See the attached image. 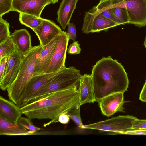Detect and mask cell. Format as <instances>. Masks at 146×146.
<instances>
[{
  "label": "cell",
  "instance_id": "9c48e42d",
  "mask_svg": "<svg viewBox=\"0 0 146 146\" xmlns=\"http://www.w3.org/2000/svg\"><path fill=\"white\" fill-rule=\"evenodd\" d=\"M129 24L139 27L146 25V0H124Z\"/></svg>",
  "mask_w": 146,
  "mask_h": 146
},
{
  "label": "cell",
  "instance_id": "7c38bea8",
  "mask_svg": "<svg viewBox=\"0 0 146 146\" xmlns=\"http://www.w3.org/2000/svg\"><path fill=\"white\" fill-rule=\"evenodd\" d=\"M124 93L119 92L109 95L98 102L103 115L109 117L117 112H125L123 107Z\"/></svg>",
  "mask_w": 146,
  "mask_h": 146
},
{
  "label": "cell",
  "instance_id": "3957f363",
  "mask_svg": "<svg viewBox=\"0 0 146 146\" xmlns=\"http://www.w3.org/2000/svg\"><path fill=\"white\" fill-rule=\"evenodd\" d=\"M42 48L40 44L33 47L24 56L16 78L7 89L10 100L17 105L27 84L34 75L36 60Z\"/></svg>",
  "mask_w": 146,
  "mask_h": 146
},
{
  "label": "cell",
  "instance_id": "cb8c5ba5",
  "mask_svg": "<svg viewBox=\"0 0 146 146\" xmlns=\"http://www.w3.org/2000/svg\"><path fill=\"white\" fill-rule=\"evenodd\" d=\"M9 23L0 17V44L11 38Z\"/></svg>",
  "mask_w": 146,
  "mask_h": 146
},
{
  "label": "cell",
  "instance_id": "7402d4cb",
  "mask_svg": "<svg viewBox=\"0 0 146 146\" xmlns=\"http://www.w3.org/2000/svg\"><path fill=\"white\" fill-rule=\"evenodd\" d=\"M19 18L22 24L30 28L33 30L41 24L43 19L41 17L22 13H19Z\"/></svg>",
  "mask_w": 146,
  "mask_h": 146
},
{
  "label": "cell",
  "instance_id": "4316f807",
  "mask_svg": "<svg viewBox=\"0 0 146 146\" xmlns=\"http://www.w3.org/2000/svg\"><path fill=\"white\" fill-rule=\"evenodd\" d=\"M13 0H0V17L13 11Z\"/></svg>",
  "mask_w": 146,
  "mask_h": 146
},
{
  "label": "cell",
  "instance_id": "44dd1931",
  "mask_svg": "<svg viewBox=\"0 0 146 146\" xmlns=\"http://www.w3.org/2000/svg\"><path fill=\"white\" fill-rule=\"evenodd\" d=\"M95 6L97 11L101 15L120 25L112 11L111 0H100L98 4Z\"/></svg>",
  "mask_w": 146,
  "mask_h": 146
},
{
  "label": "cell",
  "instance_id": "8fae6325",
  "mask_svg": "<svg viewBox=\"0 0 146 146\" xmlns=\"http://www.w3.org/2000/svg\"><path fill=\"white\" fill-rule=\"evenodd\" d=\"M51 3L52 0H13V11L40 17L44 7Z\"/></svg>",
  "mask_w": 146,
  "mask_h": 146
},
{
  "label": "cell",
  "instance_id": "ba28073f",
  "mask_svg": "<svg viewBox=\"0 0 146 146\" xmlns=\"http://www.w3.org/2000/svg\"><path fill=\"white\" fill-rule=\"evenodd\" d=\"M57 72L33 75L27 84L17 106L21 108L29 103L36 94L54 76Z\"/></svg>",
  "mask_w": 146,
  "mask_h": 146
},
{
  "label": "cell",
  "instance_id": "4fadbf2b",
  "mask_svg": "<svg viewBox=\"0 0 146 146\" xmlns=\"http://www.w3.org/2000/svg\"><path fill=\"white\" fill-rule=\"evenodd\" d=\"M33 31L37 35L42 46L48 44L62 31L54 22L44 18L41 24Z\"/></svg>",
  "mask_w": 146,
  "mask_h": 146
},
{
  "label": "cell",
  "instance_id": "5bb4252c",
  "mask_svg": "<svg viewBox=\"0 0 146 146\" xmlns=\"http://www.w3.org/2000/svg\"><path fill=\"white\" fill-rule=\"evenodd\" d=\"M78 90L79 101L78 107L85 103H93L96 101L91 75L85 74L82 76Z\"/></svg>",
  "mask_w": 146,
  "mask_h": 146
},
{
  "label": "cell",
  "instance_id": "484cf974",
  "mask_svg": "<svg viewBox=\"0 0 146 146\" xmlns=\"http://www.w3.org/2000/svg\"><path fill=\"white\" fill-rule=\"evenodd\" d=\"M31 120L27 117H21L19 119L17 123L24 128L32 131L37 132L43 129L35 126L31 122Z\"/></svg>",
  "mask_w": 146,
  "mask_h": 146
},
{
  "label": "cell",
  "instance_id": "2e32d148",
  "mask_svg": "<svg viewBox=\"0 0 146 146\" xmlns=\"http://www.w3.org/2000/svg\"><path fill=\"white\" fill-rule=\"evenodd\" d=\"M17 50L25 56L32 48L31 36L25 29L15 30L11 35Z\"/></svg>",
  "mask_w": 146,
  "mask_h": 146
},
{
  "label": "cell",
  "instance_id": "836d02e7",
  "mask_svg": "<svg viewBox=\"0 0 146 146\" xmlns=\"http://www.w3.org/2000/svg\"><path fill=\"white\" fill-rule=\"evenodd\" d=\"M139 99L141 101L146 102V79L140 93Z\"/></svg>",
  "mask_w": 146,
  "mask_h": 146
},
{
  "label": "cell",
  "instance_id": "d4e9b609",
  "mask_svg": "<svg viewBox=\"0 0 146 146\" xmlns=\"http://www.w3.org/2000/svg\"><path fill=\"white\" fill-rule=\"evenodd\" d=\"M66 114L80 128L83 129L84 125L81 117L80 107H78L76 106L70 110Z\"/></svg>",
  "mask_w": 146,
  "mask_h": 146
},
{
  "label": "cell",
  "instance_id": "e575fe53",
  "mask_svg": "<svg viewBox=\"0 0 146 146\" xmlns=\"http://www.w3.org/2000/svg\"><path fill=\"white\" fill-rule=\"evenodd\" d=\"M144 45L146 49V35L144 41Z\"/></svg>",
  "mask_w": 146,
  "mask_h": 146
},
{
  "label": "cell",
  "instance_id": "5b68a950",
  "mask_svg": "<svg viewBox=\"0 0 146 146\" xmlns=\"http://www.w3.org/2000/svg\"><path fill=\"white\" fill-rule=\"evenodd\" d=\"M137 119L132 115H119L104 121L83 125V129L108 132L112 134H121L132 129L134 121Z\"/></svg>",
  "mask_w": 146,
  "mask_h": 146
},
{
  "label": "cell",
  "instance_id": "1f68e13d",
  "mask_svg": "<svg viewBox=\"0 0 146 146\" xmlns=\"http://www.w3.org/2000/svg\"><path fill=\"white\" fill-rule=\"evenodd\" d=\"M146 129V119H137L133 122L132 129Z\"/></svg>",
  "mask_w": 146,
  "mask_h": 146
},
{
  "label": "cell",
  "instance_id": "4dcf8cb0",
  "mask_svg": "<svg viewBox=\"0 0 146 146\" xmlns=\"http://www.w3.org/2000/svg\"><path fill=\"white\" fill-rule=\"evenodd\" d=\"M121 134L146 135V129H131L122 132Z\"/></svg>",
  "mask_w": 146,
  "mask_h": 146
},
{
  "label": "cell",
  "instance_id": "d6986e66",
  "mask_svg": "<svg viewBox=\"0 0 146 146\" xmlns=\"http://www.w3.org/2000/svg\"><path fill=\"white\" fill-rule=\"evenodd\" d=\"M23 114L21 108L12 101L0 96V114L15 123H17Z\"/></svg>",
  "mask_w": 146,
  "mask_h": 146
},
{
  "label": "cell",
  "instance_id": "d6a6232c",
  "mask_svg": "<svg viewBox=\"0 0 146 146\" xmlns=\"http://www.w3.org/2000/svg\"><path fill=\"white\" fill-rule=\"evenodd\" d=\"M70 117L66 113H63L59 117L58 119V121L64 124L68 123L70 121Z\"/></svg>",
  "mask_w": 146,
  "mask_h": 146
},
{
  "label": "cell",
  "instance_id": "f546056e",
  "mask_svg": "<svg viewBox=\"0 0 146 146\" xmlns=\"http://www.w3.org/2000/svg\"><path fill=\"white\" fill-rule=\"evenodd\" d=\"M8 61V57L0 59V81L3 78L5 72Z\"/></svg>",
  "mask_w": 146,
  "mask_h": 146
},
{
  "label": "cell",
  "instance_id": "6da1fadb",
  "mask_svg": "<svg viewBox=\"0 0 146 146\" xmlns=\"http://www.w3.org/2000/svg\"><path fill=\"white\" fill-rule=\"evenodd\" d=\"M77 87L56 92L42 97L21 108L22 114L31 119H47L55 122L59 116L77 106L79 101Z\"/></svg>",
  "mask_w": 146,
  "mask_h": 146
},
{
  "label": "cell",
  "instance_id": "ffe728a7",
  "mask_svg": "<svg viewBox=\"0 0 146 146\" xmlns=\"http://www.w3.org/2000/svg\"><path fill=\"white\" fill-rule=\"evenodd\" d=\"M112 11L121 25L129 23L127 9L125 7L124 0H111Z\"/></svg>",
  "mask_w": 146,
  "mask_h": 146
},
{
  "label": "cell",
  "instance_id": "8992f818",
  "mask_svg": "<svg viewBox=\"0 0 146 146\" xmlns=\"http://www.w3.org/2000/svg\"><path fill=\"white\" fill-rule=\"evenodd\" d=\"M115 21L101 15L94 6L85 12L81 30L86 34L90 33L106 31L109 29L119 25Z\"/></svg>",
  "mask_w": 146,
  "mask_h": 146
},
{
  "label": "cell",
  "instance_id": "d590c367",
  "mask_svg": "<svg viewBox=\"0 0 146 146\" xmlns=\"http://www.w3.org/2000/svg\"><path fill=\"white\" fill-rule=\"evenodd\" d=\"M52 4H55L56 3H58L59 0H52Z\"/></svg>",
  "mask_w": 146,
  "mask_h": 146
},
{
  "label": "cell",
  "instance_id": "603a6c76",
  "mask_svg": "<svg viewBox=\"0 0 146 146\" xmlns=\"http://www.w3.org/2000/svg\"><path fill=\"white\" fill-rule=\"evenodd\" d=\"M17 50L14 43L11 38L0 44V59L8 57Z\"/></svg>",
  "mask_w": 146,
  "mask_h": 146
},
{
  "label": "cell",
  "instance_id": "9a60e30c",
  "mask_svg": "<svg viewBox=\"0 0 146 146\" xmlns=\"http://www.w3.org/2000/svg\"><path fill=\"white\" fill-rule=\"evenodd\" d=\"M60 35L56 36L48 44L42 46L36 60L33 75L43 72L52 58Z\"/></svg>",
  "mask_w": 146,
  "mask_h": 146
},
{
  "label": "cell",
  "instance_id": "7a4b0ae2",
  "mask_svg": "<svg viewBox=\"0 0 146 146\" xmlns=\"http://www.w3.org/2000/svg\"><path fill=\"white\" fill-rule=\"evenodd\" d=\"M91 74L96 101L109 95L127 91L129 81L123 66L110 56L92 66Z\"/></svg>",
  "mask_w": 146,
  "mask_h": 146
},
{
  "label": "cell",
  "instance_id": "52a82bcc",
  "mask_svg": "<svg viewBox=\"0 0 146 146\" xmlns=\"http://www.w3.org/2000/svg\"><path fill=\"white\" fill-rule=\"evenodd\" d=\"M67 32L60 34L52 58L42 73L56 72L66 67L65 62L69 40Z\"/></svg>",
  "mask_w": 146,
  "mask_h": 146
},
{
  "label": "cell",
  "instance_id": "277c9868",
  "mask_svg": "<svg viewBox=\"0 0 146 146\" xmlns=\"http://www.w3.org/2000/svg\"><path fill=\"white\" fill-rule=\"evenodd\" d=\"M81 76L80 70L74 66L63 68L36 94L29 102L52 93L77 87Z\"/></svg>",
  "mask_w": 146,
  "mask_h": 146
},
{
  "label": "cell",
  "instance_id": "ac0fdd59",
  "mask_svg": "<svg viewBox=\"0 0 146 146\" xmlns=\"http://www.w3.org/2000/svg\"><path fill=\"white\" fill-rule=\"evenodd\" d=\"M79 0H62L57 12L56 20L63 30L70 23Z\"/></svg>",
  "mask_w": 146,
  "mask_h": 146
},
{
  "label": "cell",
  "instance_id": "f1b7e54d",
  "mask_svg": "<svg viewBox=\"0 0 146 146\" xmlns=\"http://www.w3.org/2000/svg\"><path fill=\"white\" fill-rule=\"evenodd\" d=\"M67 26L68 27L67 33L69 39H71L74 41H75L77 36L75 24L70 22Z\"/></svg>",
  "mask_w": 146,
  "mask_h": 146
},
{
  "label": "cell",
  "instance_id": "83f0119b",
  "mask_svg": "<svg viewBox=\"0 0 146 146\" xmlns=\"http://www.w3.org/2000/svg\"><path fill=\"white\" fill-rule=\"evenodd\" d=\"M80 45L78 41H74L69 45V47L67 48L68 53L71 55L79 54L81 51Z\"/></svg>",
  "mask_w": 146,
  "mask_h": 146
},
{
  "label": "cell",
  "instance_id": "30bf717a",
  "mask_svg": "<svg viewBox=\"0 0 146 146\" xmlns=\"http://www.w3.org/2000/svg\"><path fill=\"white\" fill-rule=\"evenodd\" d=\"M24 56L16 50L8 57V61L5 76L0 81V88L7 90L16 78Z\"/></svg>",
  "mask_w": 146,
  "mask_h": 146
},
{
  "label": "cell",
  "instance_id": "e0dca14e",
  "mask_svg": "<svg viewBox=\"0 0 146 146\" xmlns=\"http://www.w3.org/2000/svg\"><path fill=\"white\" fill-rule=\"evenodd\" d=\"M37 132L29 131L8 120L0 114V135L23 136L36 134Z\"/></svg>",
  "mask_w": 146,
  "mask_h": 146
}]
</instances>
